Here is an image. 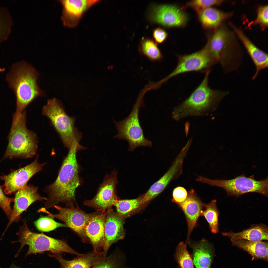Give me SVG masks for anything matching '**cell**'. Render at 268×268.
<instances>
[{
	"mask_svg": "<svg viewBox=\"0 0 268 268\" xmlns=\"http://www.w3.org/2000/svg\"><path fill=\"white\" fill-rule=\"evenodd\" d=\"M12 25V18L8 9L0 6V43L7 39Z\"/></svg>",
	"mask_w": 268,
	"mask_h": 268,
	"instance_id": "f546056e",
	"label": "cell"
},
{
	"mask_svg": "<svg viewBox=\"0 0 268 268\" xmlns=\"http://www.w3.org/2000/svg\"><path fill=\"white\" fill-rule=\"evenodd\" d=\"M191 256L195 268H211L215 255L212 245L204 238L199 241H189Z\"/></svg>",
	"mask_w": 268,
	"mask_h": 268,
	"instance_id": "ffe728a7",
	"label": "cell"
},
{
	"mask_svg": "<svg viewBox=\"0 0 268 268\" xmlns=\"http://www.w3.org/2000/svg\"><path fill=\"white\" fill-rule=\"evenodd\" d=\"M187 192L184 187L178 186L175 188L172 193V202L177 204L184 202L186 199Z\"/></svg>",
	"mask_w": 268,
	"mask_h": 268,
	"instance_id": "d590c367",
	"label": "cell"
},
{
	"mask_svg": "<svg viewBox=\"0 0 268 268\" xmlns=\"http://www.w3.org/2000/svg\"><path fill=\"white\" fill-rule=\"evenodd\" d=\"M178 62L174 70L162 80L165 82L171 77L186 72H206L217 63L209 51L207 44L201 49L192 54L179 56Z\"/></svg>",
	"mask_w": 268,
	"mask_h": 268,
	"instance_id": "30bf717a",
	"label": "cell"
},
{
	"mask_svg": "<svg viewBox=\"0 0 268 268\" xmlns=\"http://www.w3.org/2000/svg\"><path fill=\"white\" fill-rule=\"evenodd\" d=\"M196 180L211 186L222 188L226 191L228 196L238 197L250 192L257 193L268 196V177L257 180L252 176L247 177L244 174L229 180H213L199 176Z\"/></svg>",
	"mask_w": 268,
	"mask_h": 268,
	"instance_id": "52a82bcc",
	"label": "cell"
},
{
	"mask_svg": "<svg viewBox=\"0 0 268 268\" xmlns=\"http://www.w3.org/2000/svg\"><path fill=\"white\" fill-rule=\"evenodd\" d=\"M210 70L206 72L200 84L189 97L175 107L172 113L173 120L178 121L190 116L208 115L229 92L211 89L208 85Z\"/></svg>",
	"mask_w": 268,
	"mask_h": 268,
	"instance_id": "7a4b0ae2",
	"label": "cell"
},
{
	"mask_svg": "<svg viewBox=\"0 0 268 268\" xmlns=\"http://www.w3.org/2000/svg\"><path fill=\"white\" fill-rule=\"evenodd\" d=\"M152 34L153 37L155 42L160 44L163 42L168 36V34L166 31L160 27H158L154 29Z\"/></svg>",
	"mask_w": 268,
	"mask_h": 268,
	"instance_id": "8d00e7d4",
	"label": "cell"
},
{
	"mask_svg": "<svg viewBox=\"0 0 268 268\" xmlns=\"http://www.w3.org/2000/svg\"><path fill=\"white\" fill-rule=\"evenodd\" d=\"M201 23L204 28L213 29L217 28L224 20L230 17L232 13L223 12L210 7L198 13Z\"/></svg>",
	"mask_w": 268,
	"mask_h": 268,
	"instance_id": "d4e9b609",
	"label": "cell"
},
{
	"mask_svg": "<svg viewBox=\"0 0 268 268\" xmlns=\"http://www.w3.org/2000/svg\"><path fill=\"white\" fill-rule=\"evenodd\" d=\"M268 227L264 224L252 225L249 228L240 232H224L222 235L231 239H243L253 241L268 240Z\"/></svg>",
	"mask_w": 268,
	"mask_h": 268,
	"instance_id": "603a6c76",
	"label": "cell"
},
{
	"mask_svg": "<svg viewBox=\"0 0 268 268\" xmlns=\"http://www.w3.org/2000/svg\"><path fill=\"white\" fill-rule=\"evenodd\" d=\"M187 153L185 150H181L167 172L141 196V204L154 198L164 190L171 181L177 178L182 174L183 164Z\"/></svg>",
	"mask_w": 268,
	"mask_h": 268,
	"instance_id": "5bb4252c",
	"label": "cell"
},
{
	"mask_svg": "<svg viewBox=\"0 0 268 268\" xmlns=\"http://www.w3.org/2000/svg\"><path fill=\"white\" fill-rule=\"evenodd\" d=\"M216 201L212 200L209 203L204 204L205 209L202 210L201 216L204 217L209 225L211 232L216 234L219 232L218 216L219 212L216 205Z\"/></svg>",
	"mask_w": 268,
	"mask_h": 268,
	"instance_id": "83f0119b",
	"label": "cell"
},
{
	"mask_svg": "<svg viewBox=\"0 0 268 268\" xmlns=\"http://www.w3.org/2000/svg\"><path fill=\"white\" fill-rule=\"evenodd\" d=\"M38 189L33 185H27L16 192L11 215L2 236L13 222L19 220L21 214L31 205L37 201L47 200V198L40 195Z\"/></svg>",
	"mask_w": 268,
	"mask_h": 268,
	"instance_id": "9a60e30c",
	"label": "cell"
},
{
	"mask_svg": "<svg viewBox=\"0 0 268 268\" xmlns=\"http://www.w3.org/2000/svg\"><path fill=\"white\" fill-rule=\"evenodd\" d=\"M10 268H18V267H15V266H13L12 267Z\"/></svg>",
	"mask_w": 268,
	"mask_h": 268,
	"instance_id": "74e56055",
	"label": "cell"
},
{
	"mask_svg": "<svg viewBox=\"0 0 268 268\" xmlns=\"http://www.w3.org/2000/svg\"><path fill=\"white\" fill-rule=\"evenodd\" d=\"M149 18L152 22L168 27L184 26L187 20L182 9L175 5H154L151 8Z\"/></svg>",
	"mask_w": 268,
	"mask_h": 268,
	"instance_id": "4fadbf2b",
	"label": "cell"
},
{
	"mask_svg": "<svg viewBox=\"0 0 268 268\" xmlns=\"http://www.w3.org/2000/svg\"><path fill=\"white\" fill-rule=\"evenodd\" d=\"M141 198L131 200H118L114 205L116 207L117 212L123 217L129 214L141 204Z\"/></svg>",
	"mask_w": 268,
	"mask_h": 268,
	"instance_id": "4dcf8cb0",
	"label": "cell"
},
{
	"mask_svg": "<svg viewBox=\"0 0 268 268\" xmlns=\"http://www.w3.org/2000/svg\"><path fill=\"white\" fill-rule=\"evenodd\" d=\"M109 209L92 218L85 229V233L93 250L101 252L105 243L104 225L106 216Z\"/></svg>",
	"mask_w": 268,
	"mask_h": 268,
	"instance_id": "d6986e66",
	"label": "cell"
},
{
	"mask_svg": "<svg viewBox=\"0 0 268 268\" xmlns=\"http://www.w3.org/2000/svg\"><path fill=\"white\" fill-rule=\"evenodd\" d=\"M124 223L123 217L115 212L112 208L109 209L104 225L105 243L103 250L106 255L112 244L124 238Z\"/></svg>",
	"mask_w": 268,
	"mask_h": 268,
	"instance_id": "e0dca14e",
	"label": "cell"
},
{
	"mask_svg": "<svg viewBox=\"0 0 268 268\" xmlns=\"http://www.w3.org/2000/svg\"><path fill=\"white\" fill-rule=\"evenodd\" d=\"M38 76L32 66L24 62L14 66L8 74L7 79L16 98V108L14 115L21 114L35 99L44 95L37 84Z\"/></svg>",
	"mask_w": 268,
	"mask_h": 268,
	"instance_id": "3957f363",
	"label": "cell"
},
{
	"mask_svg": "<svg viewBox=\"0 0 268 268\" xmlns=\"http://www.w3.org/2000/svg\"><path fill=\"white\" fill-rule=\"evenodd\" d=\"M54 207L58 211L57 214L50 213L45 207L40 208L37 211L46 213L49 216L64 222L67 227L77 234L83 242L89 244L85 233L86 228L92 218L101 214L103 211H96L88 213L84 212L78 206L76 207L74 205L65 208L56 205Z\"/></svg>",
	"mask_w": 268,
	"mask_h": 268,
	"instance_id": "9c48e42d",
	"label": "cell"
},
{
	"mask_svg": "<svg viewBox=\"0 0 268 268\" xmlns=\"http://www.w3.org/2000/svg\"><path fill=\"white\" fill-rule=\"evenodd\" d=\"M42 112L49 119L65 147L69 149L75 138L81 139V133L75 127V118L67 114L59 100L55 98L48 100Z\"/></svg>",
	"mask_w": 268,
	"mask_h": 268,
	"instance_id": "8992f818",
	"label": "cell"
},
{
	"mask_svg": "<svg viewBox=\"0 0 268 268\" xmlns=\"http://www.w3.org/2000/svg\"><path fill=\"white\" fill-rule=\"evenodd\" d=\"M36 229L39 231L48 232L59 227H67L65 224L60 223L49 216H41L34 223Z\"/></svg>",
	"mask_w": 268,
	"mask_h": 268,
	"instance_id": "1f68e13d",
	"label": "cell"
},
{
	"mask_svg": "<svg viewBox=\"0 0 268 268\" xmlns=\"http://www.w3.org/2000/svg\"><path fill=\"white\" fill-rule=\"evenodd\" d=\"M85 148L80 144V141L74 139L56 179L45 189L48 196L44 203L46 209L54 207L60 202L65 204L68 207L74 205L76 190L81 183L76 153L78 150Z\"/></svg>",
	"mask_w": 268,
	"mask_h": 268,
	"instance_id": "6da1fadb",
	"label": "cell"
},
{
	"mask_svg": "<svg viewBox=\"0 0 268 268\" xmlns=\"http://www.w3.org/2000/svg\"><path fill=\"white\" fill-rule=\"evenodd\" d=\"M37 144L36 134L26 127V112L19 115H14L8 143L3 159L32 157L36 153Z\"/></svg>",
	"mask_w": 268,
	"mask_h": 268,
	"instance_id": "277c9868",
	"label": "cell"
},
{
	"mask_svg": "<svg viewBox=\"0 0 268 268\" xmlns=\"http://www.w3.org/2000/svg\"><path fill=\"white\" fill-rule=\"evenodd\" d=\"M177 204L184 212L187 223L188 232L185 243L187 244L191 232L197 225L198 219L201 216L205 204L202 202L194 190L191 189L187 192L186 200Z\"/></svg>",
	"mask_w": 268,
	"mask_h": 268,
	"instance_id": "ac0fdd59",
	"label": "cell"
},
{
	"mask_svg": "<svg viewBox=\"0 0 268 268\" xmlns=\"http://www.w3.org/2000/svg\"><path fill=\"white\" fill-rule=\"evenodd\" d=\"M50 256L55 258L59 262L61 268H91L100 262L107 255L103 251L96 252L93 250L81 254L71 260L63 258L61 255L53 254Z\"/></svg>",
	"mask_w": 268,
	"mask_h": 268,
	"instance_id": "7402d4cb",
	"label": "cell"
},
{
	"mask_svg": "<svg viewBox=\"0 0 268 268\" xmlns=\"http://www.w3.org/2000/svg\"><path fill=\"white\" fill-rule=\"evenodd\" d=\"M138 50L140 53L153 61H161L162 53L155 42L148 38H143L140 42Z\"/></svg>",
	"mask_w": 268,
	"mask_h": 268,
	"instance_id": "4316f807",
	"label": "cell"
},
{
	"mask_svg": "<svg viewBox=\"0 0 268 268\" xmlns=\"http://www.w3.org/2000/svg\"><path fill=\"white\" fill-rule=\"evenodd\" d=\"M3 189V185H0V207L9 219L12 211L10 204L12 202H14V198H12L7 197L4 193Z\"/></svg>",
	"mask_w": 268,
	"mask_h": 268,
	"instance_id": "e575fe53",
	"label": "cell"
},
{
	"mask_svg": "<svg viewBox=\"0 0 268 268\" xmlns=\"http://www.w3.org/2000/svg\"><path fill=\"white\" fill-rule=\"evenodd\" d=\"M143 95L139 96L133 109L129 116L120 121H114L118 133L115 138L125 139L129 143V150L133 151L140 146L151 147V141L145 137L139 118V109Z\"/></svg>",
	"mask_w": 268,
	"mask_h": 268,
	"instance_id": "ba28073f",
	"label": "cell"
},
{
	"mask_svg": "<svg viewBox=\"0 0 268 268\" xmlns=\"http://www.w3.org/2000/svg\"><path fill=\"white\" fill-rule=\"evenodd\" d=\"M22 221L23 224L20 227L19 231L16 233L19 237V240L16 242H20L21 244L17 255L26 245L29 246L26 256L46 251L60 255L63 253L77 256L81 254L71 248L65 240L55 239L42 233L31 231L28 226L26 220L23 219Z\"/></svg>",
	"mask_w": 268,
	"mask_h": 268,
	"instance_id": "5b68a950",
	"label": "cell"
},
{
	"mask_svg": "<svg viewBox=\"0 0 268 268\" xmlns=\"http://www.w3.org/2000/svg\"><path fill=\"white\" fill-rule=\"evenodd\" d=\"M117 173L114 170L110 174H107L95 196L91 200L85 201L83 204L94 208L96 211H106L111 208L118 200L116 190Z\"/></svg>",
	"mask_w": 268,
	"mask_h": 268,
	"instance_id": "8fae6325",
	"label": "cell"
},
{
	"mask_svg": "<svg viewBox=\"0 0 268 268\" xmlns=\"http://www.w3.org/2000/svg\"><path fill=\"white\" fill-rule=\"evenodd\" d=\"M186 244L179 242L176 247L174 257L179 268H194L191 255L189 253Z\"/></svg>",
	"mask_w": 268,
	"mask_h": 268,
	"instance_id": "f1b7e54d",
	"label": "cell"
},
{
	"mask_svg": "<svg viewBox=\"0 0 268 268\" xmlns=\"http://www.w3.org/2000/svg\"><path fill=\"white\" fill-rule=\"evenodd\" d=\"M268 5L261 6L258 8L256 18L253 22L254 25H259L262 30L268 27Z\"/></svg>",
	"mask_w": 268,
	"mask_h": 268,
	"instance_id": "836d02e7",
	"label": "cell"
},
{
	"mask_svg": "<svg viewBox=\"0 0 268 268\" xmlns=\"http://www.w3.org/2000/svg\"><path fill=\"white\" fill-rule=\"evenodd\" d=\"M224 1L218 0H194L186 3L185 6L192 7L198 13L207 8L220 4Z\"/></svg>",
	"mask_w": 268,
	"mask_h": 268,
	"instance_id": "d6a6232c",
	"label": "cell"
},
{
	"mask_svg": "<svg viewBox=\"0 0 268 268\" xmlns=\"http://www.w3.org/2000/svg\"><path fill=\"white\" fill-rule=\"evenodd\" d=\"M230 25L242 42L255 66L256 71L252 78L254 80L260 71L268 68V54L255 45L240 29L232 23Z\"/></svg>",
	"mask_w": 268,
	"mask_h": 268,
	"instance_id": "44dd1931",
	"label": "cell"
},
{
	"mask_svg": "<svg viewBox=\"0 0 268 268\" xmlns=\"http://www.w3.org/2000/svg\"><path fill=\"white\" fill-rule=\"evenodd\" d=\"M230 240L233 246L247 252L252 257V260L261 259L268 261V244L267 241H253L243 239Z\"/></svg>",
	"mask_w": 268,
	"mask_h": 268,
	"instance_id": "cb8c5ba5",
	"label": "cell"
},
{
	"mask_svg": "<svg viewBox=\"0 0 268 268\" xmlns=\"http://www.w3.org/2000/svg\"><path fill=\"white\" fill-rule=\"evenodd\" d=\"M125 261V254L117 249L91 268H127Z\"/></svg>",
	"mask_w": 268,
	"mask_h": 268,
	"instance_id": "484cf974",
	"label": "cell"
},
{
	"mask_svg": "<svg viewBox=\"0 0 268 268\" xmlns=\"http://www.w3.org/2000/svg\"><path fill=\"white\" fill-rule=\"evenodd\" d=\"M38 157L37 155L34 161L29 165L0 176L1 179L4 181L3 191L5 194L11 195L23 188L33 176L42 170L45 163H39Z\"/></svg>",
	"mask_w": 268,
	"mask_h": 268,
	"instance_id": "7c38bea8",
	"label": "cell"
},
{
	"mask_svg": "<svg viewBox=\"0 0 268 268\" xmlns=\"http://www.w3.org/2000/svg\"><path fill=\"white\" fill-rule=\"evenodd\" d=\"M100 0H61L63 7L61 17L63 25L69 28L77 26L84 13Z\"/></svg>",
	"mask_w": 268,
	"mask_h": 268,
	"instance_id": "2e32d148",
	"label": "cell"
}]
</instances>
